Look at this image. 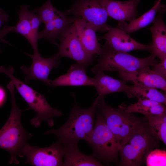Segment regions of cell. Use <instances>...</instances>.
<instances>
[{
    "mask_svg": "<svg viewBox=\"0 0 166 166\" xmlns=\"http://www.w3.org/2000/svg\"><path fill=\"white\" fill-rule=\"evenodd\" d=\"M96 119L92 132L86 141L92 149V155L106 163L115 161L120 144L111 131L101 113L96 110Z\"/></svg>",
    "mask_w": 166,
    "mask_h": 166,
    "instance_id": "cell-7",
    "label": "cell"
},
{
    "mask_svg": "<svg viewBox=\"0 0 166 166\" xmlns=\"http://www.w3.org/2000/svg\"><path fill=\"white\" fill-rule=\"evenodd\" d=\"M4 37L2 34H0V44L2 41H3L4 42H5V41L3 39V38H4ZM1 50L0 48V53H1Z\"/></svg>",
    "mask_w": 166,
    "mask_h": 166,
    "instance_id": "cell-32",
    "label": "cell"
},
{
    "mask_svg": "<svg viewBox=\"0 0 166 166\" xmlns=\"http://www.w3.org/2000/svg\"><path fill=\"white\" fill-rule=\"evenodd\" d=\"M93 78V86L95 88L99 96H104L113 93L123 92L128 97L130 92V86L126 84V81L117 79L110 77L103 72L94 73Z\"/></svg>",
    "mask_w": 166,
    "mask_h": 166,
    "instance_id": "cell-18",
    "label": "cell"
},
{
    "mask_svg": "<svg viewBox=\"0 0 166 166\" xmlns=\"http://www.w3.org/2000/svg\"><path fill=\"white\" fill-rule=\"evenodd\" d=\"M64 155L63 145L56 142L43 148L32 146L27 143L18 156L26 157V163L33 166H63Z\"/></svg>",
    "mask_w": 166,
    "mask_h": 166,
    "instance_id": "cell-9",
    "label": "cell"
},
{
    "mask_svg": "<svg viewBox=\"0 0 166 166\" xmlns=\"http://www.w3.org/2000/svg\"><path fill=\"white\" fill-rule=\"evenodd\" d=\"M99 96L88 108L80 107L75 101L68 119L62 126L48 130L45 135L53 134L56 142L62 144L77 143L81 140L86 141L91 134L94 124V116Z\"/></svg>",
    "mask_w": 166,
    "mask_h": 166,
    "instance_id": "cell-1",
    "label": "cell"
},
{
    "mask_svg": "<svg viewBox=\"0 0 166 166\" xmlns=\"http://www.w3.org/2000/svg\"><path fill=\"white\" fill-rule=\"evenodd\" d=\"M30 17L33 35L38 41V29L42 22L39 17L33 11H30Z\"/></svg>",
    "mask_w": 166,
    "mask_h": 166,
    "instance_id": "cell-28",
    "label": "cell"
},
{
    "mask_svg": "<svg viewBox=\"0 0 166 166\" xmlns=\"http://www.w3.org/2000/svg\"><path fill=\"white\" fill-rule=\"evenodd\" d=\"M140 1L106 0L105 6L108 16L119 22L127 21L130 22L138 16L137 7Z\"/></svg>",
    "mask_w": 166,
    "mask_h": 166,
    "instance_id": "cell-14",
    "label": "cell"
},
{
    "mask_svg": "<svg viewBox=\"0 0 166 166\" xmlns=\"http://www.w3.org/2000/svg\"><path fill=\"white\" fill-rule=\"evenodd\" d=\"M44 24L61 15L63 13L57 10L52 5L51 0H47L40 7L33 11Z\"/></svg>",
    "mask_w": 166,
    "mask_h": 166,
    "instance_id": "cell-26",
    "label": "cell"
},
{
    "mask_svg": "<svg viewBox=\"0 0 166 166\" xmlns=\"http://www.w3.org/2000/svg\"><path fill=\"white\" fill-rule=\"evenodd\" d=\"M26 54L32 58V62L29 67L23 65L20 68L26 75L25 83L28 84L30 81L36 79L49 86L50 80L49 79V75L53 68H56L59 66L61 63L60 59L55 55L51 57L46 58L42 57L40 55Z\"/></svg>",
    "mask_w": 166,
    "mask_h": 166,
    "instance_id": "cell-11",
    "label": "cell"
},
{
    "mask_svg": "<svg viewBox=\"0 0 166 166\" xmlns=\"http://www.w3.org/2000/svg\"><path fill=\"white\" fill-rule=\"evenodd\" d=\"M106 0H77L68 14L81 18L88 22L96 31L107 32L109 25L107 23L108 15L105 6Z\"/></svg>",
    "mask_w": 166,
    "mask_h": 166,
    "instance_id": "cell-8",
    "label": "cell"
},
{
    "mask_svg": "<svg viewBox=\"0 0 166 166\" xmlns=\"http://www.w3.org/2000/svg\"><path fill=\"white\" fill-rule=\"evenodd\" d=\"M152 70L165 79H166V58L160 60V63L152 66Z\"/></svg>",
    "mask_w": 166,
    "mask_h": 166,
    "instance_id": "cell-29",
    "label": "cell"
},
{
    "mask_svg": "<svg viewBox=\"0 0 166 166\" xmlns=\"http://www.w3.org/2000/svg\"><path fill=\"white\" fill-rule=\"evenodd\" d=\"M160 140L149 126L131 136L121 146L119 165L140 166L145 162L148 153L159 146Z\"/></svg>",
    "mask_w": 166,
    "mask_h": 166,
    "instance_id": "cell-6",
    "label": "cell"
},
{
    "mask_svg": "<svg viewBox=\"0 0 166 166\" xmlns=\"http://www.w3.org/2000/svg\"><path fill=\"white\" fill-rule=\"evenodd\" d=\"M0 72L6 74L10 79L17 91L29 105V107L26 110L33 109L37 113V116L31 120L33 125L38 127L42 121H45L48 126H52L54 124L53 118L62 115L60 110L49 105L44 95L14 77L12 67L1 66Z\"/></svg>",
    "mask_w": 166,
    "mask_h": 166,
    "instance_id": "cell-4",
    "label": "cell"
},
{
    "mask_svg": "<svg viewBox=\"0 0 166 166\" xmlns=\"http://www.w3.org/2000/svg\"><path fill=\"white\" fill-rule=\"evenodd\" d=\"M59 40L58 49L55 55L57 57L71 58L86 67L92 64L94 56L88 53L83 47L74 23L63 32Z\"/></svg>",
    "mask_w": 166,
    "mask_h": 166,
    "instance_id": "cell-10",
    "label": "cell"
},
{
    "mask_svg": "<svg viewBox=\"0 0 166 166\" xmlns=\"http://www.w3.org/2000/svg\"><path fill=\"white\" fill-rule=\"evenodd\" d=\"M99 55L97 63L91 70L94 73L98 71H133L158 63L152 52L146 57H138L128 52L116 50L106 42Z\"/></svg>",
    "mask_w": 166,
    "mask_h": 166,
    "instance_id": "cell-5",
    "label": "cell"
},
{
    "mask_svg": "<svg viewBox=\"0 0 166 166\" xmlns=\"http://www.w3.org/2000/svg\"><path fill=\"white\" fill-rule=\"evenodd\" d=\"M148 123L158 139L166 144V113L145 116Z\"/></svg>",
    "mask_w": 166,
    "mask_h": 166,
    "instance_id": "cell-25",
    "label": "cell"
},
{
    "mask_svg": "<svg viewBox=\"0 0 166 166\" xmlns=\"http://www.w3.org/2000/svg\"><path fill=\"white\" fill-rule=\"evenodd\" d=\"M7 86L11 97L12 108L7 121L0 130V148L10 153L9 164H18L19 162L17 156L32 135L24 129L21 124L22 111L17 105L14 97V86L12 81H10Z\"/></svg>",
    "mask_w": 166,
    "mask_h": 166,
    "instance_id": "cell-2",
    "label": "cell"
},
{
    "mask_svg": "<svg viewBox=\"0 0 166 166\" xmlns=\"http://www.w3.org/2000/svg\"><path fill=\"white\" fill-rule=\"evenodd\" d=\"M104 97L99 96L96 110L102 115L121 146L133 134L144 127L148 122L132 113L126 112L119 107L115 108L109 106L105 102Z\"/></svg>",
    "mask_w": 166,
    "mask_h": 166,
    "instance_id": "cell-3",
    "label": "cell"
},
{
    "mask_svg": "<svg viewBox=\"0 0 166 166\" xmlns=\"http://www.w3.org/2000/svg\"><path fill=\"white\" fill-rule=\"evenodd\" d=\"M66 11L45 24L44 29L39 32L38 40L43 38L49 40L54 45L58 46L57 42L63 32L74 22L77 17L67 16Z\"/></svg>",
    "mask_w": 166,
    "mask_h": 166,
    "instance_id": "cell-17",
    "label": "cell"
},
{
    "mask_svg": "<svg viewBox=\"0 0 166 166\" xmlns=\"http://www.w3.org/2000/svg\"><path fill=\"white\" fill-rule=\"evenodd\" d=\"M165 6L161 3V1L157 0L150 10L142 15L128 24L125 22H119L117 27L129 34L142 29L152 22L156 14L161 11H165Z\"/></svg>",
    "mask_w": 166,
    "mask_h": 166,
    "instance_id": "cell-22",
    "label": "cell"
},
{
    "mask_svg": "<svg viewBox=\"0 0 166 166\" xmlns=\"http://www.w3.org/2000/svg\"><path fill=\"white\" fill-rule=\"evenodd\" d=\"M145 162L147 166H165L166 151L156 148L153 149L148 154Z\"/></svg>",
    "mask_w": 166,
    "mask_h": 166,
    "instance_id": "cell-27",
    "label": "cell"
},
{
    "mask_svg": "<svg viewBox=\"0 0 166 166\" xmlns=\"http://www.w3.org/2000/svg\"><path fill=\"white\" fill-rule=\"evenodd\" d=\"M160 0V1H161V0Z\"/></svg>",
    "mask_w": 166,
    "mask_h": 166,
    "instance_id": "cell-33",
    "label": "cell"
},
{
    "mask_svg": "<svg viewBox=\"0 0 166 166\" xmlns=\"http://www.w3.org/2000/svg\"><path fill=\"white\" fill-rule=\"evenodd\" d=\"M6 98V93L5 89L0 85V107L5 102Z\"/></svg>",
    "mask_w": 166,
    "mask_h": 166,
    "instance_id": "cell-31",
    "label": "cell"
},
{
    "mask_svg": "<svg viewBox=\"0 0 166 166\" xmlns=\"http://www.w3.org/2000/svg\"><path fill=\"white\" fill-rule=\"evenodd\" d=\"M30 7L28 5H21L18 11V22L14 26L7 25V27L8 33H18L25 37L31 45L34 50V54L39 55L40 54L38 46V40L34 37L31 29L30 17Z\"/></svg>",
    "mask_w": 166,
    "mask_h": 166,
    "instance_id": "cell-20",
    "label": "cell"
},
{
    "mask_svg": "<svg viewBox=\"0 0 166 166\" xmlns=\"http://www.w3.org/2000/svg\"><path fill=\"white\" fill-rule=\"evenodd\" d=\"M165 105L150 100L138 98L136 103L129 105H120L119 107L127 113H137L144 116L160 115L166 113Z\"/></svg>",
    "mask_w": 166,
    "mask_h": 166,
    "instance_id": "cell-23",
    "label": "cell"
},
{
    "mask_svg": "<svg viewBox=\"0 0 166 166\" xmlns=\"http://www.w3.org/2000/svg\"><path fill=\"white\" fill-rule=\"evenodd\" d=\"M9 19V15L3 9H0V28Z\"/></svg>",
    "mask_w": 166,
    "mask_h": 166,
    "instance_id": "cell-30",
    "label": "cell"
},
{
    "mask_svg": "<svg viewBox=\"0 0 166 166\" xmlns=\"http://www.w3.org/2000/svg\"><path fill=\"white\" fill-rule=\"evenodd\" d=\"M64 150L63 166H102L92 155L84 154L79 150L77 143L62 144Z\"/></svg>",
    "mask_w": 166,
    "mask_h": 166,
    "instance_id": "cell-21",
    "label": "cell"
},
{
    "mask_svg": "<svg viewBox=\"0 0 166 166\" xmlns=\"http://www.w3.org/2000/svg\"><path fill=\"white\" fill-rule=\"evenodd\" d=\"M99 39H105L107 44L114 49L128 52L135 50L152 51L151 44L145 45L137 42L128 34L117 27L109 26L107 33Z\"/></svg>",
    "mask_w": 166,
    "mask_h": 166,
    "instance_id": "cell-12",
    "label": "cell"
},
{
    "mask_svg": "<svg viewBox=\"0 0 166 166\" xmlns=\"http://www.w3.org/2000/svg\"><path fill=\"white\" fill-rule=\"evenodd\" d=\"M73 23L79 40L85 49L92 56L99 55L102 47L93 27L84 19L77 17Z\"/></svg>",
    "mask_w": 166,
    "mask_h": 166,
    "instance_id": "cell-16",
    "label": "cell"
},
{
    "mask_svg": "<svg viewBox=\"0 0 166 166\" xmlns=\"http://www.w3.org/2000/svg\"><path fill=\"white\" fill-rule=\"evenodd\" d=\"M118 75L124 80L132 81L134 85L160 89L166 93V79L151 69L149 66L133 71H119Z\"/></svg>",
    "mask_w": 166,
    "mask_h": 166,
    "instance_id": "cell-13",
    "label": "cell"
},
{
    "mask_svg": "<svg viewBox=\"0 0 166 166\" xmlns=\"http://www.w3.org/2000/svg\"><path fill=\"white\" fill-rule=\"evenodd\" d=\"M86 69V67L78 63L72 64L66 73L50 80L49 86H93V78L87 75Z\"/></svg>",
    "mask_w": 166,
    "mask_h": 166,
    "instance_id": "cell-15",
    "label": "cell"
},
{
    "mask_svg": "<svg viewBox=\"0 0 166 166\" xmlns=\"http://www.w3.org/2000/svg\"><path fill=\"white\" fill-rule=\"evenodd\" d=\"M164 12L159 13L149 29L152 37V52L160 60L166 58V26L163 18Z\"/></svg>",
    "mask_w": 166,
    "mask_h": 166,
    "instance_id": "cell-19",
    "label": "cell"
},
{
    "mask_svg": "<svg viewBox=\"0 0 166 166\" xmlns=\"http://www.w3.org/2000/svg\"><path fill=\"white\" fill-rule=\"evenodd\" d=\"M129 98L135 97L154 101L165 105H166V94L156 88L140 86L134 85L130 86Z\"/></svg>",
    "mask_w": 166,
    "mask_h": 166,
    "instance_id": "cell-24",
    "label": "cell"
}]
</instances>
